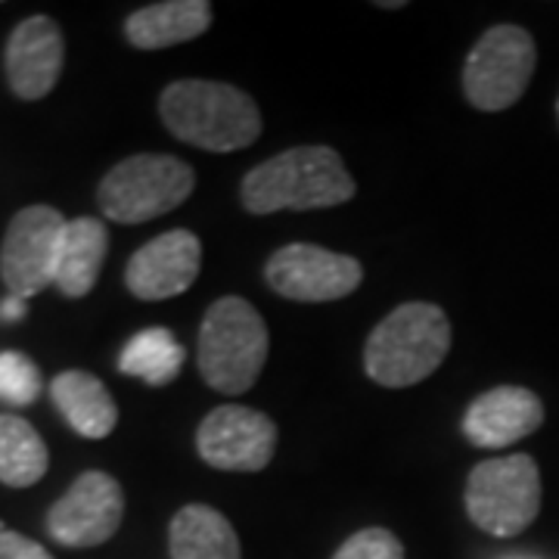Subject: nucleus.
Listing matches in <instances>:
<instances>
[{
    "label": "nucleus",
    "instance_id": "obj_8",
    "mask_svg": "<svg viewBox=\"0 0 559 559\" xmlns=\"http://www.w3.org/2000/svg\"><path fill=\"white\" fill-rule=\"evenodd\" d=\"M66 224L53 205H28L10 221L0 246V277L10 296L32 299L53 286Z\"/></svg>",
    "mask_w": 559,
    "mask_h": 559
},
{
    "label": "nucleus",
    "instance_id": "obj_17",
    "mask_svg": "<svg viewBox=\"0 0 559 559\" xmlns=\"http://www.w3.org/2000/svg\"><path fill=\"white\" fill-rule=\"evenodd\" d=\"M109 252V234L97 218H75L66 224L57 261L53 286L69 299H84L103 271V261Z\"/></svg>",
    "mask_w": 559,
    "mask_h": 559
},
{
    "label": "nucleus",
    "instance_id": "obj_16",
    "mask_svg": "<svg viewBox=\"0 0 559 559\" xmlns=\"http://www.w3.org/2000/svg\"><path fill=\"white\" fill-rule=\"evenodd\" d=\"M50 399L66 423L84 439H106L119 423L116 401L94 373L62 370L60 377H53L50 382Z\"/></svg>",
    "mask_w": 559,
    "mask_h": 559
},
{
    "label": "nucleus",
    "instance_id": "obj_19",
    "mask_svg": "<svg viewBox=\"0 0 559 559\" xmlns=\"http://www.w3.org/2000/svg\"><path fill=\"white\" fill-rule=\"evenodd\" d=\"M183 358H187L183 345L171 336V330L153 326V330L138 333L121 348L119 370L124 377H134V380H143L146 385L159 389V385L178 380Z\"/></svg>",
    "mask_w": 559,
    "mask_h": 559
},
{
    "label": "nucleus",
    "instance_id": "obj_18",
    "mask_svg": "<svg viewBox=\"0 0 559 559\" xmlns=\"http://www.w3.org/2000/svg\"><path fill=\"white\" fill-rule=\"evenodd\" d=\"M171 559H242L240 538L215 507L190 503L168 525Z\"/></svg>",
    "mask_w": 559,
    "mask_h": 559
},
{
    "label": "nucleus",
    "instance_id": "obj_10",
    "mask_svg": "<svg viewBox=\"0 0 559 559\" xmlns=\"http://www.w3.org/2000/svg\"><path fill=\"white\" fill-rule=\"evenodd\" d=\"M197 451L212 469L259 473L277 451V426L261 411L221 404L200 423Z\"/></svg>",
    "mask_w": 559,
    "mask_h": 559
},
{
    "label": "nucleus",
    "instance_id": "obj_13",
    "mask_svg": "<svg viewBox=\"0 0 559 559\" xmlns=\"http://www.w3.org/2000/svg\"><path fill=\"white\" fill-rule=\"evenodd\" d=\"M66 40L57 22L50 16H28L22 20L7 40V81L20 100L47 97L62 75Z\"/></svg>",
    "mask_w": 559,
    "mask_h": 559
},
{
    "label": "nucleus",
    "instance_id": "obj_12",
    "mask_svg": "<svg viewBox=\"0 0 559 559\" xmlns=\"http://www.w3.org/2000/svg\"><path fill=\"white\" fill-rule=\"evenodd\" d=\"M202 267V246L190 230H168L143 242L124 267V286L140 301H165L187 293Z\"/></svg>",
    "mask_w": 559,
    "mask_h": 559
},
{
    "label": "nucleus",
    "instance_id": "obj_23",
    "mask_svg": "<svg viewBox=\"0 0 559 559\" xmlns=\"http://www.w3.org/2000/svg\"><path fill=\"white\" fill-rule=\"evenodd\" d=\"M0 559H53L38 540L25 538L20 532H0Z\"/></svg>",
    "mask_w": 559,
    "mask_h": 559
},
{
    "label": "nucleus",
    "instance_id": "obj_11",
    "mask_svg": "<svg viewBox=\"0 0 559 559\" xmlns=\"http://www.w3.org/2000/svg\"><path fill=\"white\" fill-rule=\"evenodd\" d=\"M124 516L121 485L109 473L87 469L47 510V532L62 547H97L119 532Z\"/></svg>",
    "mask_w": 559,
    "mask_h": 559
},
{
    "label": "nucleus",
    "instance_id": "obj_1",
    "mask_svg": "<svg viewBox=\"0 0 559 559\" xmlns=\"http://www.w3.org/2000/svg\"><path fill=\"white\" fill-rule=\"evenodd\" d=\"M358 187L330 146H293L255 165L240 183V202L252 215L314 212L355 200Z\"/></svg>",
    "mask_w": 559,
    "mask_h": 559
},
{
    "label": "nucleus",
    "instance_id": "obj_5",
    "mask_svg": "<svg viewBox=\"0 0 559 559\" xmlns=\"http://www.w3.org/2000/svg\"><path fill=\"white\" fill-rule=\"evenodd\" d=\"M197 187V171L178 156L140 153L106 171L97 190L103 215L119 224H143L175 212Z\"/></svg>",
    "mask_w": 559,
    "mask_h": 559
},
{
    "label": "nucleus",
    "instance_id": "obj_24",
    "mask_svg": "<svg viewBox=\"0 0 559 559\" xmlns=\"http://www.w3.org/2000/svg\"><path fill=\"white\" fill-rule=\"evenodd\" d=\"M25 311H28V301L20 299V296H7L0 301V320L3 323H16V320L25 318Z\"/></svg>",
    "mask_w": 559,
    "mask_h": 559
},
{
    "label": "nucleus",
    "instance_id": "obj_7",
    "mask_svg": "<svg viewBox=\"0 0 559 559\" xmlns=\"http://www.w3.org/2000/svg\"><path fill=\"white\" fill-rule=\"evenodd\" d=\"M538 47L520 25L488 28L463 62V94L481 112H503L520 103L535 75Z\"/></svg>",
    "mask_w": 559,
    "mask_h": 559
},
{
    "label": "nucleus",
    "instance_id": "obj_21",
    "mask_svg": "<svg viewBox=\"0 0 559 559\" xmlns=\"http://www.w3.org/2000/svg\"><path fill=\"white\" fill-rule=\"evenodd\" d=\"M40 395V373L35 360L20 352L0 355V401L25 407Z\"/></svg>",
    "mask_w": 559,
    "mask_h": 559
},
{
    "label": "nucleus",
    "instance_id": "obj_4",
    "mask_svg": "<svg viewBox=\"0 0 559 559\" xmlns=\"http://www.w3.org/2000/svg\"><path fill=\"white\" fill-rule=\"evenodd\" d=\"M267 348V323L249 301L224 296L209 305L200 326V373L215 392H249L264 370Z\"/></svg>",
    "mask_w": 559,
    "mask_h": 559
},
{
    "label": "nucleus",
    "instance_id": "obj_20",
    "mask_svg": "<svg viewBox=\"0 0 559 559\" xmlns=\"http://www.w3.org/2000/svg\"><path fill=\"white\" fill-rule=\"evenodd\" d=\"M47 444L32 423L0 414V481L10 488H28L47 473Z\"/></svg>",
    "mask_w": 559,
    "mask_h": 559
},
{
    "label": "nucleus",
    "instance_id": "obj_15",
    "mask_svg": "<svg viewBox=\"0 0 559 559\" xmlns=\"http://www.w3.org/2000/svg\"><path fill=\"white\" fill-rule=\"evenodd\" d=\"M212 25L209 0H162L134 10L124 20V38L138 50H165L200 38Z\"/></svg>",
    "mask_w": 559,
    "mask_h": 559
},
{
    "label": "nucleus",
    "instance_id": "obj_25",
    "mask_svg": "<svg viewBox=\"0 0 559 559\" xmlns=\"http://www.w3.org/2000/svg\"><path fill=\"white\" fill-rule=\"evenodd\" d=\"M557 119H559V100H557Z\"/></svg>",
    "mask_w": 559,
    "mask_h": 559
},
{
    "label": "nucleus",
    "instance_id": "obj_14",
    "mask_svg": "<svg viewBox=\"0 0 559 559\" xmlns=\"http://www.w3.org/2000/svg\"><path fill=\"white\" fill-rule=\"evenodd\" d=\"M540 423H544V401L532 389L498 385L466 407L463 436L476 448L500 451L538 432Z\"/></svg>",
    "mask_w": 559,
    "mask_h": 559
},
{
    "label": "nucleus",
    "instance_id": "obj_6",
    "mask_svg": "<svg viewBox=\"0 0 559 559\" xmlns=\"http://www.w3.org/2000/svg\"><path fill=\"white\" fill-rule=\"evenodd\" d=\"M466 516L491 538H516L540 513V469L528 454L481 460L466 479Z\"/></svg>",
    "mask_w": 559,
    "mask_h": 559
},
{
    "label": "nucleus",
    "instance_id": "obj_3",
    "mask_svg": "<svg viewBox=\"0 0 559 559\" xmlns=\"http://www.w3.org/2000/svg\"><path fill=\"white\" fill-rule=\"evenodd\" d=\"M451 352V320L432 301H407L373 326L364 345L367 377L385 389H411L432 377Z\"/></svg>",
    "mask_w": 559,
    "mask_h": 559
},
{
    "label": "nucleus",
    "instance_id": "obj_9",
    "mask_svg": "<svg viewBox=\"0 0 559 559\" xmlns=\"http://www.w3.org/2000/svg\"><path fill=\"white\" fill-rule=\"evenodd\" d=\"M264 280L283 299L336 301L358 289L364 267L358 259L314 242H289L267 259Z\"/></svg>",
    "mask_w": 559,
    "mask_h": 559
},
{
    "label": "nucleus",
    "instance_id": "obj_22",
    "mask_svg": "<svg viewBox=\"0 0 559 559\" xmlns=\"http://www.w3.org/2000/svg\"><path fill=\"white\" fill-rule=\"evenodd\" d=\"M333 559H404V544L389 528H360Z\"/></svg>",
    "mask_w": 559,
    "mask_h": 559
},
{
    "label": "nucleus",
    "instance_id": "obj_2",
    "mask_svg": "<svg viewBox=\"0 0 559 559\" xmlns=\"http://www.w3.org/2000/svg\"><path fill=\"white\" fill-rule=\"evenodd\" d=\"M165 128L205 153H237L261 134V112L249 94L224 81L183 79L168 84L159 97Z\"/></svg>",
    "mask_w": 559,
    "mask_h": 559
}]
</instances>
